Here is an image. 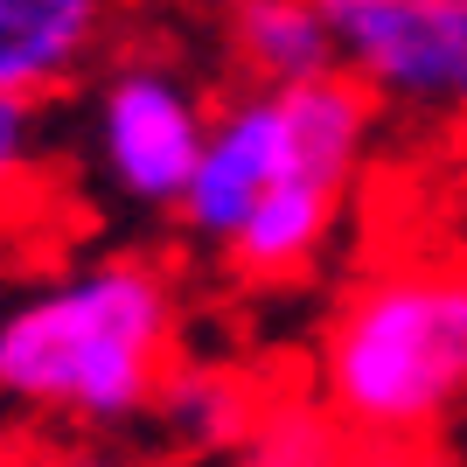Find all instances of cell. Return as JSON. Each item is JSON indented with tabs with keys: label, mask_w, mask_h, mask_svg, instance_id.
<instances>
[{
	"label": "cell",
	"mask_w": 467,
	"mask_h": 467,
	"mask_svg": "<svg viewBox=\"0 0 467 467\" xmlns=\"http://www.w3.org/2000/svg\"><path fill=\"white\" fill-rule=\"evenodd\" d=\"M370 98L342 70L293 91H223L195 175L175 202L189 252L237 286H293L321 273L377 154Z\"/></svg>",
	"instance_id": "obj_1"
},
{
	"label": "cell",
	"mask_w": 467,
	"mask_h": 467,
	"mask_svg": "<svg viewBox=\"0 0 467 467\" xmlns=\"http://www.w3.org/2000/svg\"><path fill=\"white\" fill-rule=\"evenodd\" d=\"M189 349V293L161 252H84L0 300V411L57 440L147 426Z\"/></svg>",
	"instance_id": "obj_2"
},
{
	"label": "cell",
	"mask_w": 467,
	"mask_h": 467,
	"mask_svg": "<svg viewBox=\"0 0 467 467\" xmlns=\"http://www.w3.org/2000/svg\"><path fill=\"white\" fill-rule=\"evenodd\" d=\"M307 390L356 447H440L467 411V252L426 237L356 265L314 335Z\"/></svg>",
	"instance_id": "obj_3"
},
{
	"label": "cell",
	"mask_w": 467,
	"mask_h": 467,
	"mask_svg": "<svg viewBox=\"0 0 467 467\" xmlns=\"http://www.w3.org/2000/svg\"><path fill=\"white\" fill-rule=\"evenodd\" d=\"M210 78L168 36H126L105 49L78 98V161L119 210L175 216L210 140Z\"/></svg>",
	"instance_id": "obj_4"
},
{
	"label": "cell",
	"mask_w": 467,
	"mask_h": 467,
	"mask_svg": "<svg viewBox=\"0 0 467 467\" xmlns=\"http://www.w3.org/2000/svg\"><path fill=\"white\" fill-rule=\"evenodd\" d=\"M328 36L377 119L467 133V0H328Z\"/></svg>",
	"instance_id": "obj_5"
},
{
	"label": "cell",
	"mask_w": 467,
	"mask_h": 467,
	"mask_svg": "<svg viewBox=\"0 0 467 467\" xmlns=\"http://www.w3.org/2000/svg\"><path fill=\"white\" fill-rule=\"evenodd\" d=\"M279 377L252 370L244 356H202V349H182L175 370L161 377L154 390V411H147V432H154L161 461H223L244 447L252 419L265 411Z\"/></svg>",
	"instance_id": "obj_6"
},
{
	"label": "cell",
	"mask_w": 467,
	"mask_h": 467,
	"mask_svg": "<svg viewBox=\"0 0 467 467\" xmlns=\"http://www.w3.org/2000/svg\"><path fill=\"white\" fill-rule=\"evenodd\" d=\"M119 42V15L98 0H0V105H36L84 91L105 49Z\"/></svg>",
	"instance_id": "obj_7"
},
{
	"label": "cell",
	"mask_w": 467,
	"mask_h": 467,
	"mask_svg": "<svg viewBox=\"0 0 467 467\" xmlns=\"http://www.w3.org/2000/svg\"><path fill=\"white\" fill-rule=\"evenodd\" d=\"M216 57L237 91H293L335 78L328 0H237L216 15Z\"/></svg>",
	"instance_id": "obj_8"
},
{
	"label": "cell",
	"mask_w": 467,
	"mask_h": 467,
	"mask_svg": "<svg viewBox=\"0 0 467 467\" xmlns=\"http://www.w3.org/2000/svg\"><path fill=\"white\" fill-rule=\"evenodd\" d=\"M349 453H356V440L328 419V405L307 384L279 377L265 411L244 432V447L231 453V467H349Z\"/></svg>",
	"instance_id": "obj_9"
},
{
	"label": "cell",
	"mask_w": 467,
	"mask_h": 467,
	"mask_svg": "<svg viewBox=\"0 0 467 467\" xmlns=\"http://www.w3.org/2000/svg\"><path fill=\"white\" fill-rule=\"evenodd\" d=\"M49 189V119L36 105H0V231Z\"/></svg>",
	"instance_id": "obj_10"
},
{
	"label": "cell",
	"mask_w": 467,
	"mask_h": 467,
	"mask_svg": "<svg viewBox=\"0 0 467 467\" xmlns=\"http://www.w3.org/2000/svg\"><path fill=\"white\" fill-rule=\"evenodd\" d=\"M28 467H154L147 447H126V440H21Z\"/></svg>",
	"instance_id": "obj_11"
},
{
	"label": "cell",
	"mask_w": 467,
	"mask_h": 467,
	"mask_svg": "<svg viewBox=\"0 0 467 467\" xmlns=\"http://www.w3.org/2000/svg\"><path fill=\"white\" fill-rule=\"evenodd\" d=\"M349 467H467L447 447H356Z\"/></svg>",
	"instance_id": "obj_12"
},
{
	"label": "cell",
	"mask_w": 467,
	"mask_h": 467,
	"mask_svg": "<svg viewBox=\"0 0 467 467\" xmlns=\"http://www.w3.org/2000/svg\"><path fill=\"white\" fill-rule=\"evenodd\" d=\"M0 467H28V447H21V440H0Z\"/></svg>",
	"instance_id": "obj_13"
}]
</instances>
